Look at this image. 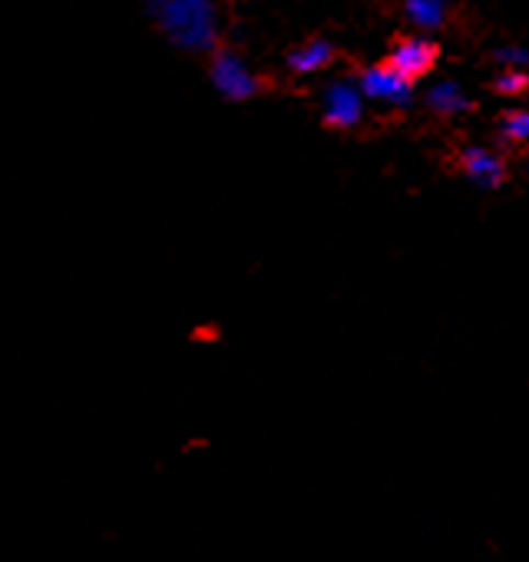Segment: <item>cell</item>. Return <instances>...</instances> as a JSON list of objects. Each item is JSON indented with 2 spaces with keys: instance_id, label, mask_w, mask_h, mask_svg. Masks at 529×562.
Returning <instances> with one entry per match:
<instances>
[{
  "instance_id": "cell-3",
  "label": "cell",
  "mask_w": 529,
  "mask_h": 562,
  "mask_svg": "<svg viewBox=\"0 0 529 562\" xmlns=\"http://www.w3.org/2000/svg\"><path fill=\"white\" fill-rule=\"evenodd\" d=\"M440 60V47L427 37H404L391 47L384 67H391L404 83H420Z\"/></svg>"
},
{
  "instance_id": "cell-7",
  "label": "cell",
  "mask_w": 529,
  "mask_h": 562,
  "mask_svg": "<svg viewBox=\"0 0 529 562\" xmlns=\"http://www.w3.org/2000/svg\"><path fill=\"white\" fill-rule=\"evenodd\" d=\"M331 60H335V47H331L328 41H308V44H302L299 50H292V57H289V67H292L295 74L308 77V74H318V70H325Z\"/></svg>"
},
{
  "instance_id": "cell-1",
  "label": "cell",
  "mask_w": 529,
  "mask_h": 562,
  "mask_svg": "<svg viewBox=\"0 0 529 562\" xmlns=\"http://www.w3.org/2000/svg\"><path fill=\"white\" fill-rule=\"evenodd\" d=\"M156 27L189 54H205L218 41L215 0H149Z\"/></svg>"
},
{
  "instance_id": "cell-6",
  "label": "cell",
  "mask_w": 529,
  "mask_h": 562,
  "mask_svg": "<svg viewBox=\"0 0 529 562\" xmlns=\"http://www.w3.org/2000/svg\"><path fill=\"white\" fill-rule=\"evenodd\" d=\"M460 169H463L473 182H480V186H499V182L506 179L503 159L493 156V153H486V149H463V153H460Z\"/></svg>"
},
{
  "instance_id": "cell-10",
  "label": "cell",
  "mask_w": 529,
  "mask_h": 562,
  "mask_svg": "<svg viewBox=\"0 0 529 562\" xmlns=\"http://www.w3.org/2000/svg\"><path fill=\"white\" fill-rule=\"evenodd\" d=\"M430 106L440 110V113H460V110H466L470 103L463 100V93H460L457 87H437V90L430 93Z\"/></svg>"
},
{
  "instance_id": "cell-8",
  "label": "cell",
  "mask_w": 529,
  "mask_h": 562,
  "mask_svg": "<svg viewBox=\"0 0 529 562\" xmlns=\"http://www.w3.org/2000/svg\"><path fill=\"white\" fill-rule=\"evenodd\" d=\"M407 14L420 27H440V21H443V0H407Z\"/></svg>"
},
{
  "instance_id": "cell-2",
  "label": "cell",
  "mask_w": 529,
  "mask_h": 562,
  "mask_svg": "<svg viewBox=\"0 0 529 562\" xmlns=\"http://www.w3.org/2000/svg\"><path fill=\"white\" fill-rule=\"evenodd\" d=\"M209 77H212V87L218 90V97H225L228 103H245V100H251V97L261 93V80L232 50H218L212 57Z\"/></svg>"
},
{
  "instance_id": "cell-5",
  "label": "cell",
  "mask_w": 529,
  "mask_h": 562,
  "mask_svg": "<svg viewBox=\"0 0 529 562\" xmlns=\"http://www.w3.org/2000/svg\"><path fill=\"white\" fill-rule=\"evenodd\" d=\"M361 97L368 100H378V103H391V106H404L410 103V83H404L391 67L384 64H374L361 74V83H358Z\"/></svg>"
},
{
  "instance_id": "cell-11",
  "label": "cell",
  "mask_w": 529,
  "mask_h": 562,
  "mask_svg": "<svg viewBox=\"0 0 529 562\" xmlns=\"http://www.w3.org/2000/svg\"><path fill=\"white\" fill-rule=\"evenodd\" d=\"M493 90L503 93V97H519V93L529 90V77L526 74H516V70H506V74H499V80L493 83Z\"/></svg>"
},
{
  "instance_id": "cell-9",
  "label": "cell",
  "mask_w": 529,
  "mask_h": 562,
  "mask_svg": "<svg viewBox=\"0 0 529 562\" xmlns=\"http://www.w3.org/2000/svg\"><path fill=\"white\" fill-rule=\"evenodd\" d=\"M503 139L509 143H529V110H513L499 120Z\"/></svg>"
},
{
  "instance_id": "cell-4",
  "label": "cell",
  "mask_w": 529,
  "mask_h": 562,
  "mask_svg": "<svg viewBox=\"0 0 529 562\" xmlns=\"http://www.w3.org/2000/svg\"><path fill=\"white\" fill-rule=\"evenodd\" d=\"M364 116V97L354 83H331L325 90V123L335 126V130H351L358 126Z\"/></svg>"
}]
</instances>
